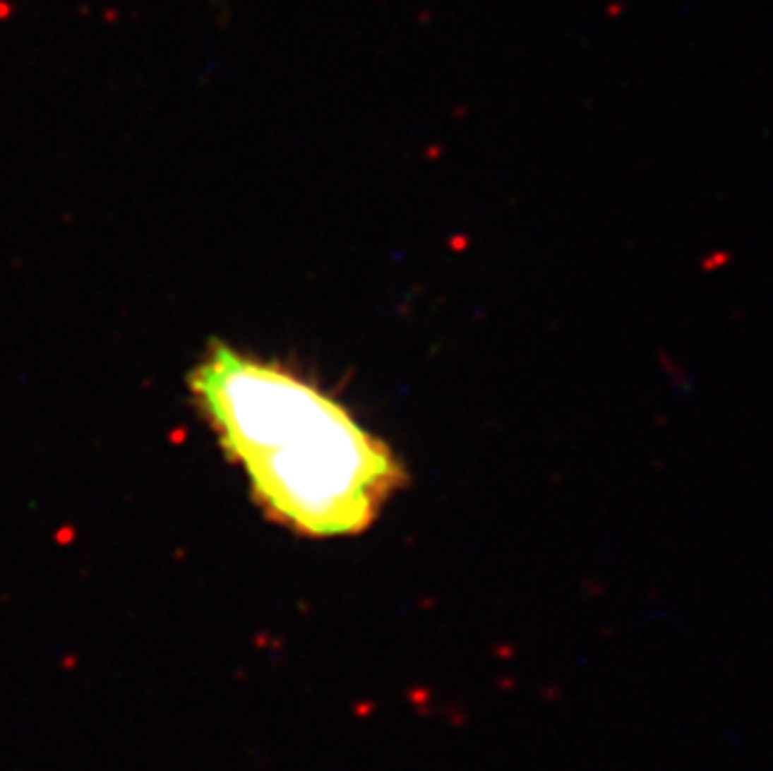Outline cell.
<instances>
[{"label":"cell","instance_id":"cell-1","mask_svg":"<svg viewBox=\"0 0 773 771\" xmlns=\"http://www.w3.org/2000/svg\"><path fill=\"white\" fill-rule=\"evenodd\" d=\"M193 391L258 503L301 534H361L406 479L385 443L291 371L215 346Z\"/></svg>","mask_w":773,"mask_h":771}]
</instances>
